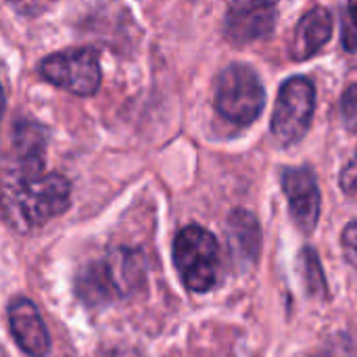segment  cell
I'll use <instances>...</instances> for the list:
<instances>
[{"mask_svg":"<svg viewBox=\"0 0 357 357\" xmlns=\"http://www.w3.org/2000/svg\"><path fill=\"white\" fill-rule=\"evenodd\" d=\"M282 190L287 195L291 215L305 234L314 232L320 218V188L310 167H289L282 172Z\"/></svg>","mask_w":357,"mask_h":357,"instance_id":"obj_7","label":"cell"},{"mask_svg":"<svg viewBox=\"0 0 357 357\" xmlns=\"http://www.w3.org/2000/svg\"><path fill=\"white\" fill-rule=\"evenodd\" d=\"M264 102V84L249 65L234 63L218 75L215 109L224 119L236 126H247L255 121V117H259Z\"/></svg>","mask_w":357,"mask_h":357,"instance_id":"obj_4","label":"cell"},{"mask_svg":"<svg viewBox=\"0 0 357 357\" xmlns=\"http://www.w3.org/2000/svg\"><path fill=\"white\" fill-rule=\"evenodd\" d=\"M69 182L59 174L4 176L0 188L2 220L19 232L40 228L69 207Z\"/></svg>","mask_w":357,"mask_h":357,"instance_id":"obj_1","label":"cell"},{"mask_svg":"<svg viewBox=\"0 0 357 357\" xmlns=\"http://www.w3.org/2000/svg\"><path fill=\"white\" fill-rule=\"evenodd\" d=\"M316 107V88L307 77H291L280 86L272 115V134L282 144L301 140L312 123Z\"/></svg>","mask_w":357,"mask_h":357,"instance_id":"obj_5","label":"cell"},{"mask_svg":"<svg viewBox=\"0 0 357 357\" xmlns=\"http://www.w3.org/2000/svg\"><path fill=\"white\" fill-rule=\"evenodd\" d=\"M4 107H6V96H4L2 84H0V121H2V115H4Z\"/></svg>","mask_w":357,"mask_h":357,"instance_id":"obj_20","label":"cell"},{"mask_svg":"<svg viewBox=\"0 0 357 357\" xmlns=\"http://www.w3.org/2000/svg\"><path fill=\"white\" fill-rule=\"evenodd\" d=\"M343 249H345L349 264H354L357 268V218L354 222H349V226L343 232Z\"/></svg>","mask_w":357,"mask_h":357,"instance_id":"obj_17","label":"cell"},{"mask_svg":"<svg viewBox=\"0 0 357 357\" xmlns=\"http://www.w3.org/2000/svg\"><path fill=\"white\" fill-rule=\"evenodd\" d=\"M276 23L274 6H249V8H230L226 17V38L232 44H249L272 33Z\"/></svg>","mask_w":357,"mask_h":357,"instance_id":"obj_10","label":"cell"},{"mask_svg":"<svg viewBox=\"0 0 357 357\" xmlns=\"http://www.w3.org/2000/svg\"><path fill=\"white\" fill-rule=\"evenodd\" d=\"M341 188L349 197H357V151L341 172Z\"/></svg>","mask_w":357,"mask_h":357,"instance_id":"obj_15","label":"cell"},{"mask_svg":"<svg viewBox=\"0 0 357 357\" xmlns=\"http://www.w3.org/2000/svg\"><path fill=\"white\" fill-rule=\"evenodd\" d=\"M349 15H351V21L357 27V0H349Z\"/></svg>","mask_w":357,"mask_h":357,"instance_id":"obj_19","label":"cell"},{"mask_svg":"<svg viewBox=\"0 0 357 357\" xmlns=\"http://www.w3.org/2000/svg\"><path fill=\"white\" fill-rule=\"evenodd\" d=\"M228 238H230V249L234 259L247 268L257 261L259 249H261V232L257 220L245 211L236 209L230 220H228Z\"/></svg>","mask_w":357,"mask_h":357,"instance_id":"obj_12","label":"cell"},{"mask_svg":"<svg viewBox=\"0 0 357 357\" xmlns=\"http://www.w3.org/2000/svg\"><path fill=\"white\" fill-rule=\"evenodd\" d=\"M40 73L50 84L77 94L90 96L100 86V65L94 50H65L42 61Z\"/></svg>","mask_w":357,"mask_h":357,"instance_id":"obj_6","label":"cell"},{"mask_svg":"<svg viewBox=\"0 0 357 357\" xmlns=\"http://www.w3.org/2000/svg\"><path fill=\"white\" fill-rule=\"evenodd\" d=\"M333 27H335V21H333V15L326 8L316 6L310 13H305L303 19L297 25V31H295L293 50H291L293 59L295 61H305L312 54H316L331 40Z\"/></svg>","mask_w":357,"mask_h":357,"instance_id":"obj_11","label":"cell"},{"mask_svg":"<svg viewBox=\"0 0 357 357\" xmlns=\"http://www.w3.org/2000/svg\"><path fill=\"white\" fill-rule=\"evenodd\" d=\"M8 324L17 345L31 357H46L50 337L38 307L27 299H15L8 307Z\"/></svg>","mask_w":357,"mask_h":357,"instance_id":"obj_8","label":"cell"},{"mask_svg":"<svg viewBox=\"0 0 357 357\" xmlns=\"http://www.w3.org/2000/svg\"><path fill=\"white\" fill-rule=\"evenodd\" d=\"M44 149H46V134L40 126L29 121H21L19 126H15L13 149L4 165L6 167L4 176L42 172Z\"/></svg>","mask_w":357,"mask_h":357,"instance_id":"obj_9","label":"cell"},{"mask_svg":"<svg viewBox=\"0 0 357 357\" xmlns=\"http://www.w3.org/2000/svg\"><path fill=\"white\" fill-rule=\"evenodd\" d=\"M341 109L349 126H357V84H351L341 98Z\"/></svg>","mask_w":357,"mask_h":357,"instance_id":"obj_16","label":"cell"},{"mask_svg":"<svg viewBox=\"0 0 357 357\" xmlns=\"http://www.w3.org/2000/svg\"><path fill=\"white\" fill-rule=\"evenodd\" d=\"M301 259H303V274H305V282H307L310 293L312 295H324L328 289H326V282H324V276H322L316 253L312 249H305Z\"/></svg>","mask_w":357,"mask_h":357,"instance_id":"obj_14","label":"cell"},{"mask_svg":"<svg viewBox=\"0 0 357 357\" xmlns=\"http://www.w3.org/2000/svg\"><path fill=\"white\" fill-rule=\"evenodd\" d=\"M278 0H228L230 8H249V6H274Z\"/></svg>","mask_w":357,"mask_h":357,"instance_id":"obj_18","label":"cell"},{"mask_svg":"<svg viewBox=\"0 0 357 357\" xmlns=\"http://www.w3.org/2000/svg\"><path fill=\"white\" fill-rule=\"evenodd\" d=\"M174 264L192 293H207L220 280V247L201 226H186L174 241Z\"/></svg>","mask_w":357,"mask_h":357,"instance_id":"obj_3","label":"cell"},{"mask_svg":"<svg viewBox=\"0 0 357 357\" xmlns=\"http://www.w3.org/2000/svg\"><path fill=\"white\" fill-rule=\"evenodd\" d=\"M310 357H357V337L349 333L335 335Z\"/></svg>","mask_w":357,"mask_h":357,"instance_id":"obj_13","label":"cell"},{"mask_svg":"<svg viewBox=\"0 0 357 357\" xmlns=\"http://www.w3.org/2000/svg\"><path fill=\"white\" fill-rule=\"evenodd\" d=\"M142 280V257L130 249H115L84 268L77 293L88 305H102L134 293Z\"/></svg>","mask_w":357,"mask_h":357,"instance_id":"obj_2","label":"cell"}]
</instances>
